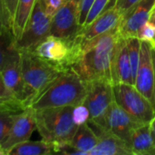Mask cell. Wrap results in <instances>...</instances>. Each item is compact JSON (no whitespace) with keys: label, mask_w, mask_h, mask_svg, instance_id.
<instances>
[{"label":"cell","mask_w":155,"mask_h":155,"mask_svg":"<svg viewBox=\"0 0 155 155\" xmlns=\"http://www.w3.org/2000/svg\"><path fill=\"white\" fill-rule=\"evenodd\" d=\"M118 28L83 42L81 52L72 70L85 82L104 80L112 84L111 62Z\"/></svg>","instance_id":"cell-1"},{"label":"cell","mask_w":155,"mask_h":155,"mask_svg":"<svg viewBox=\"0 0 155 155\" xmlns=\"http://www.w3.org/2000/svg\"><path fill=\"white\" fill-rule=\"evenodd\" d=\"M87 93L86 83L72 69L64 71L30 105L35 110L77 106L82 104Z\"/></svg>","instance_id":"cell-2"},{"label":"cell","mask_w":155,"mask_h":155,"mask_svg":"<svg viewBox=\"0 0 155 155\" xmlns=\"http://www.w3.org/2000/svg\"><path fill=\"white\" fill-rule=\"evenodd\" d=\"M74 106L49 107L36 110L37 130L42 140L56 146L69 143L79 125L73 118Z\"/></svg>","instance_id":"cell-3"},{"label":"cell","mask_w":155,"mask_h":155,"mask_svg":"<svg viewBox=\"0 0 155 155\" xmlns=\"http://www.w3.org/2000/svg\"><path fill=\"white\" fill-rule=\"evenodd\" d=\"M82 44L83 41L79 35L72 38L49 35L29 51L64 72L71 69L78 60Z\"/></svg>","instance_id":"cell-4"},{"label":"cell","mask_w":155,"mask_h":155,"mask_svg":"<svg viewBox=\"0 0 155 155\" xmlns=\"http://www.w3.org/2000/svg\"><path fill=\"white\" fill-rule=\"evenodd\" d=\"M19 51L22 60L23 77L32 104L62 71L29 50Z\"/></svg>","instance_id":"cell-5"},{"label":"cell","mask_w":155,"mask_h":155,"mask_svg":"<svg viewBox=\"0 0 155 155\" xmlns=\"http://www.w3.org/2000/svg\"><path fill=\"white\" fill-rule=\"evenodd\" d=\"M114 101L141 124H150L155 116L153 104L132 84H112Z\"/></svg>","instance_id":"cell-6"},{"label":"cell","mask_w":155,"mask_h":155,"mask_svg":"<svg viewBox=\"0 0 155 155\" xmlns=\"http://www.w3.org/2000/svg\"><path fill=\"white\" fill-rule=\"evenodd\" d=\"M86 84L87 93L83 104L90 112L88 122L106 128V116L114 101L112 84L104 80H96Z\"/></svg>","instance_id":"cell-7"},{"label":"cell","mask_w":155,"mask_h":155,"mask_svg":"<svg viewBox=\"0 0 155 155\" xmlns=\"http://www.w3.org/2000/svg\"><path fill=\"white\" fill-rule=\"evenodd\" d=\"M51 19L45 9L43 0H37L26 25L16 40L19 50H30L50 35Z\"/></svg>","instance_id":"cell-8"},{"label":"cell","mask_w":155,"mask_h":155,"mask_svg":"<svg viewBox=\"0 0 155 155\" xmlns=\"http://www.w3.org/2000/svg\"><path fill=\"white\" fill-rule=\"evenodd\" d=\"M81 27L79 3L66 1L52 16L50 35L62 38H72L79 35Z\"/></svg>","instance_id":"cell-9"},{"label":"cell","mask_w":155,"mask_h":155,"mask_svg":"<svg viewBox=\"0 0 155 155\" xmlns=\"http://www.w3.org/2000/svg\"><path fill=\"white\" fill-rule=\"evenodd\" d=\"M0 74L16 99L25 106H30L31 98L23 77L21 54L18 48L10 55Z\"/></svg>","instance_id":"cell-10"},{"label":"cell","mask_w":155,"mask_h":155,"mask_svg":"<svg viewBox=\"0 0 155 155\" xmlns=\"http://www.w3.org/2000/svg\"><path fill=\"white\" fill-rule=\"evenodd\" d=\"M134 85L154 106L155 73L151 42L142 41L140 63L134 80Z\"/></svg>","instance_id":"cell-11"},{"label":"cell","mask_w":155,"mask_h":155,"mask_svg":"<svg viewBox=\"0 0 155 155\" xmlns=\"http://www.w3.org/2000/svg\"><path fill=\"white\" fill-rule=\"evenodd\" d=\"M35 130H37L36 110L31 106H27L16 115L7 136L1 143L4 154L6 155L7 152L15 145L28 141Z\"/></svg>","instance_id":"cell-12"},{"label":"cell","mask_w":155,"mask_h":155,"mask_svg":"<svg viewBox=\"0 0 155 155\" xmlns=\"http://www.w3.org/2000/svg\"><path fill=\"white\" fill-rule=\"evenodd\" d=\"M143 124L136 121L115 101L112 102L106 116V129L125 141L131 147L134 130Z\"/></svg>","instance_id":"cell-13"},{"label":"cell","mask_w":155,"mask_h":155,"mask_svg":"<svg viewBox=\"0 0 155 155\" xmlns=\"http://www.w3.org/2000/svg\"><path fill=\"white\" fill-rule=\"evenodd\" d=\"M155 0H141L123 14L118 26V33L123 37L136 36L139 29L149 22Z\"/></svg>","instance_id":"cell-14"},{"label":"cell","mask_w":155,"mask_h":155,"mask_svg":"<svg viewBox=\"0 0 155 155\" xmlns=\"http://www.w3.org/2000/svg\"><path fill=\"white\" fill-rule=\"evenodd\" d=\"M88 125L95 132L99 141L95 147L89 153V155H133L130 145L109 132L106 128L87 122Z\"/></svg>","instance_id":"cell-15"},{"label":"cell","mask_w":155,"mask_h":155,"mask_svg":"<svg viewBox=\"0 0 155 155\" xmlns=\"http://www.w3.org/2000/svg\"><path fill=\"white\" fill-rule=\"evenodd\" d=\"M122 14L114 6L105 9L98 17H96L88 25L81 27L79 35L83 42L91 40L110 31L118 28Z\"/></svg>","instance_id":"cell-16"},{"label":"cell","mask_w":155,"mask_h":155,"mask_svg":"<svg viewBox=\"0 0 155 155\" xmlns=\"http://www.w3.org/2000/svg\"><path fill=\"white\" fill-rule=\"evenodd\" d=\"M112 84H133L126 38L118 35L111 62Z\"/></svg>","instance_id":"cell-17"},{"label":"cell","mask_w":155,"mask_h":155,"mask_svg":"<svg viewBox=\"0 0 155 155\" xmlns=\"http://www.w3.org/2000/svg\"><path fill=\"white\" fill-rule=\"evenodd\" d=\"M131 149L133 155H155V135L150 124H143L134 130Z\"/></svg>","instance_id":"cell-18"},{"label":"cell","mask_w":155,"mask_h":155,"mask_svg":"<svg viewBox=\"0 0 155 155\" xmlns=\"http://www.w3.org/2000/svg\"><path fill=\"white\" fill-rule=\"evenodd\" d=\"M98 141V135L86 123L79 125L69 144L77 151L78 154L89 155V153L95 147Z\"/></svg>","instance_id":"cell-19"},{"label":"cell","mask_w":155,"mask_h":155,"mask_svg":"<svg viewBox=\"0 0 155 155\" xmlns=\"http://www.w3.org/2000/svg\"><path fill=\"white\" fill-rule=\"evenodd\" d=\"M55 144L47 141H26L15 145L6 155H48L55 153Z\"/></svg>","instance_id":"cell-20"},{"label":"cell","mask_w":155,"mask_h":155,"mask_svg":"<svg viewBox=\"0 0 155 155\" xmlns=\"http://www.w3.org/2000/svg\"><path fill=\"white\" fill-rule=\"evenodd\" d=\"M26 108L21 104H0V144L7 136L16 115Z\"/></svg>","instance_id":"cell-21"},{"label":"cell","mask_w":155,"mask_h":155,"mask_svg":"<svg viewBox=\"0 0 155 155\" xmlns=\"http://www.w3.org/2000/svg\"><path fill=\"white\" fill-rule=\"evenodd\" d=\"M36 1L37 0H18L17 2L12 26L13 34L16 40L20 37L26 25V22L33 11Z\"/></svg>","instance_id":"cell-22"},{"label":"cell","mask_w":155,"mask_h":155,"mask_svg":"<svg viewBox=\"0 0 155 155\" xmlns=\"http://www.w3.org/2000/svg\"><path fill=\"white\" fill-rule=\"evenodd\" d=\"M16 42V39L12 31L0 29V73L10 55L17 49Z\"/></svg>","instance_id":"cell-23"},{"label":"cell","mask_w":155,"mask_h":155,"mask_svg":"<svg viewBox=\"0 0 155 155\" xmlns=\"http://www.w3.org/2000/svg\"><path fill=\"white\" fill-rule=\"evenodd\" d=\"M126 42H127L129 58H130L131 68H132V75L133 84H134L135 76H136L139 63H140L142 41L137 36H130V37H126Z\"/></svg>","instance_id":"cell-24"},{"label":"cell","mask_w":155,"mask_h":155,"mask_svg":"<svg viewBox=\"0 0 155 155\" xmlns=\"http://www.w3.org/2000/svg\"><path fill=\"white\" fill-rule=\"evenodd\" d=\"M111 0H95L86 19V22L83 26L88 25L90 22H92L96 17H98L105 9L110 7V3ZM82 26V27H83Z\"/></svg>","instance_id":"cell-25"},{"label":"cell","mask_w":155,"mask_h":155,"mask_svg":"<svg viewBox=\"0 0 155 155\" xmlns=\"http://www.w3.org/2000/svg\"><path fill=\"white\" fill-rule=\"evenodd\" d=\"M23 104L21 102H19L16 99L15 94L6 86L2 75L0 74V104Z\"/></svg>","instance_id":"cell-26"},{"label":"cell","mask_w":155,"mask_h":155,"mask_svg":"<svg viewBox=\"0 0 155 155\" xmlns=\"http://www.w3.org/2000/svg\"><path fill=\"white\" fill-rule=\"evenodd\" d=\"M13 21L8 12L5 0H0V29L5 31H12Z\"/></svg>","instance_id":"cell-27"},{"label":"cell","mask_w":155,"mask_h":155,"mask_svg":"<svg viewBox=\"0 0 155 155\" xmlns=\"http://www.w3.org/2000/svg\"><path fill=\"white\" fill-rule=\"evenodd\" d=\"M73 118L78 125L86 124L90 120V112L88 108L82 104L73 108Z\"/></svg>","instance_id":"cell-28"},{"label":"cell","mask_w":155,"mask_h":155,"mask_svg":"<svg viewBox=\"0 0 155 155\" xmlns=\"http://www.w3.org/2000/svg\"><path fill=\"white\" fill-rule=\"evenodd\" d=\"M155 35V26L153 25L150 22L144 24L138 31L136 36L141 41H148L152 42Z\"/></svg>","instance_id":"cell-29"},{"label":"cell","mask_w":155,"mask_h":155,"mask_svg":"<svg viewBox=\"0 0 155 155\" xmlns=\"http://www.w3.org/2000/svg\"><path fill=\"white\" fill-rule=\"evenodd\" d=\"M95 0H80L79 3V24L81 26L84 25L88 14L93 5Z\"/></svg>","instance_id":"cell-30"},{"label":"cell","mask_w":155,"mask_h":155,"mask_svg":"<svg viewBox=\"0 0 155 155\" xmlns=\"http://www.w3.org/2000/svg\"><path fill=\"white\" fill-rule=\"evenodd\" d=\"M67 0H43L45 9L49 16H53L56 12L66 3Z\"/></svg>","instance_id":"cell-31"},{"label":"cell","mask_w":155,"mask_h":155,"mask_svg":"<svg viewBox=\"0 0 155 155\" xmlns=\"http://www.w3.org/2000/svg\"><path fill=\"white\" fill-rule=\"evenodd\" d=\"M140 1L141 0H111V2L113 3L112 6H114L123 15Z\"/></svg>","instance_id":"cell-32"},{"label":"cell","mask_w":155,"mask_h":155,"mask_svg":"<svg viewBox=\"0 0 155 155\" xmlns=\"http://www.w3.org/2000/svg\"><path fill=\"white\" fill-rule=\"evenodd\" d=\"M5 1L6 6H7L8 12H9V14H10V16H11V18H12V21H13L18 0H5ZM12 26H13V25H12Z\"/></svg>","instance_id":"cell-33"},{"label":"cell","mask_w":155,"mask_h":155,"mask_svg":"<svg viewBox=\"0 0 155 155\" xmlns=\"http://www.w3.org/2000/svg\"><path fill=\"white\" fill-rule=\"evenodd\" d=\"M151 46H152V55H153V66H154L155 73V45L151 42ZM154 108H155V90H154Z\"/></svg>","instance_id":"cell-34"},{"label":"cell","mask_w":155,"mask_h":155,"mask_svg":"<svg viewBox=\"0 0 155 155\" xmlns=\"http://www.w3.org/2000/svg\"><path fill=\"white\" fill-rule=\"evenodd\" d=\"M149 22L155 26V5L154 7L153 8L152 12H151V15H150V19H149Z\"/></svg>","instance_id":"cell-35"},{"label":"cell","mask_w":155,"mask_h":155,"mask_svg":"<svg viewBox=\"0 0 155 155\" xmlns=\"http://www.w3.org/2000/svg\"><path fill=\"white\" fill-rule=\"evenodd\" d=\"M150 124H151L152 130H153V134H154V135H155V116H154V118L152 120V122L150 123Z\"/></svg>","instance_id":"cell-36"},{"label":"cell","mask_w":155,"mask_h":155,"mask_svg":"<svg viewBox=\"0 0 155 155\" xmlns=\"http://www.w3.org/2000/svg\"><path fill=\"white\" fill-rule=\"evenodd\" d=\"M0 154H4V152H3V150L1 148V144H0Z\"/></svg>","instance_id":"cell-37"},{"label":"cell","mask_w":155,"mask_h":155,"mask_svg":"<svg viewBox=\"0 0 155 155\" xmlns=\"http://www.w3.org/2000/svg\"><path fill=\"white\" fill-rule=\"evenodd\" d=\"M67 1H75V2H78V3H79V1H80V0H67Z\"/></svg>","instance_id":"cell-38"},{"label":"cell","mask_w":155,"mask_h":155,"mask_svg":"<svg viewBox=\"0 0 155 155\" xmlns=\"http://www.w3.org/2000/svg\"><path fill=\"white\" fill-rule=\"evenodd\" d=\"M152 43H153V44H154V45H155V35H154V37H153V40L152 41Z\"/></svg>","instance_id":"cell-39"}]
</instances>
